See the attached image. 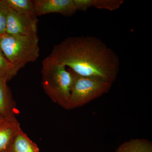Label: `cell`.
Wrapping results in <instances>:
<instances>
[{"label":"cell","mask_w":152,"mask_h":152,"mask_svg":"<svg viewBox=\"0 0 152 152\" xmlns=\"http://www.w3.org/2000/svg\"><path fill=\"white\" fill-rule=\"evenodd\" d=\"M80 75L113 84L120 69L113 50L93 36L70 37L54 46L49 56Z\"/></svg>","instance_id":"1"},{"label":"cell","mask_w":152,"mask_h":152,"mask_svg":"<svg viewBox=\"0 0 152 152\" xmlns=\"http://www.w3.org/2000/svg\"><path fill=\"white\" fill-rule=\"evenodd\" d=\"M42 82L45 92L54 102L68 110L73 76L69 69L47 57L42 61Z\"/></svg>","instance_id":"2"},{"label":"cell","mask_w":152,"mask_h":152,"mask_svg":"<svg viewBox=\"0 0 152 152\" xmlns=\"http://www.w3.org/2000/svg\"><path fill=\"white\" fill-rule=\"evenodd\" d=\"M37 33L27 36L5 34L0 39V49L7 59L20 70L39 56Z\"/></svg>","instance_id":"3"},{"label":"cell","mask_w":152,"mask_h":152,"mask_svg":"<svg viewBox=\"0 0 152 152\" xmlns=\"http://www.w3.org/2000/svg\"><path fill=\"white\" fill-rule=\"evenodd\" d=\"M71 70L74 79L68 110L86 104L108 92L111 88L112 84L110 83L80 76Z\"/></svg>","instance_id":"4"},{"label":"cell","mask_w":152,"mask_h":152,"mask_svg":"<svg viewBox=\"0 0 152 152\" xmlns=\"http://www.w3.org/2000/svg\"><path fill=\"white\" fill-rule=\"evenodd\" d=\"M38 22L35 14H20L10 8L5 34L23 36L37 33Z\"/></svg>","instance_id":"5"},{"label":"cell","mask_w":152,"mask_h":152,"mask_svg":"<svg viewBox=\"0 0 152 152\" xmlns=\"http://www.w3.org/2000/svg\"><path fill=\"white\" fill-rule=\"evenodd\" d=\"M37 16L56 13L69 17L75 13L74 0H35Z\"/></svg>","instance_id":"6"},{"label":"cell","mask_w":152,"mask_h":152,"mask_svg":"<svg viewBox=\"0 0 152 152\" xmlns=\"http://www.w3.org/2000/svg\"><path fill=\"white\" fill-rule=\"evenodd\" d=\"M20 126L15 115L4 118L0 122V152H6Z\"/></svg>","instance_id":"7"},{"label":"cell","mask_w":152,"mask_h":152,"mask_svg":"<svg viewBox=\"0 0 152 152\" xmlns=\"http://www.w3.org/2000/svg\"><path fill=\"white\" fill-rule=\"evenodd\" d=\"M77 10L86 11L91 7L113 11L124 3V0H74Z\"/></svg>","instance_id":"8"},{"label":"cell","mask_w":152,"mask_h":152,"mask_svg":"<svg viewBox=\"0 0 152 152\" xmlns=\"http://www.w3.org/2000/svg\"><path fill=\"white\" fill-rule=\"evenodd\" d=\"M6 152H39V149L37 144L21 129Z\"/></svg>","instance_id":"9"},{"label":"cell","mask_w":152,"mask_h":152,"mask_svg":"<svg viewBox=\"0 0 152 152\" xmlns=\"http://www.w3.org/2000/svg\"><path fill=\"white\" fill-rule=\"evenodd\" d=\"M115 152H152V143L145 139H132L120 145Z\"/></svg>","instance_id":"10"},{"label":"cell","mask_w":152,"mask_h":152,"mask_svg":"<svg viewBox=\"0 0 152 152\" xmlns=\"http://www.w3.org/2000/svg\"><path fill=\"white\" fill-rule=\"evenodd\" d=\"M6 79H0V116L7 118L13 114Z\"/></svg>","instance_id":"11"},{"label":"cell","mask_w":152,"mask_h":152,"mask_svg":"<svg viewBox=\"0 0 152 152\" xmlns=\"http://www.w3.org/2000/svg\"><path fill=\"white\" fill-rule=\"evenodd\" d=\"M10 8L20 14H35L34 1L6 0Z\"/></svg>","instance_id":"12"},{"label":"cell","mask_w":152,"mask_h":152,"mask_svg":"<svg viewBox=\"0 0 152 152\" xmlns=\"http://www.w3.org/2000/svg\"><path fill=\"white\" fill-rule=\"evenodd\" d=\"M19 71L15 66L6 58L0 49V79L10 80L16 75Z\"/></svg>","instance_id":"13"},{"label":"cell","mask_w":152,"mask_h":152,"mask_svg":"<svg viewBox=\"0 0 152 152\" xmlns=\"http://www.w3.org/2000/svg\"><path fill=\"white\" fill-rule=\"evenodd\" d=\"M10 8L6 0H0V36L6 34L7 18Z\"/></svg>","instance_id":"14"},{"label":"cell","mask_w":152,"mask_h":152,"mask_svg":"<svg viewBox=\"0 0 152 152\" xmlns=\"http://www.w3.org/2000/svg\"><path fill=\"white\" fill-rule=\"evenodd\" d=\"M4 119V118H3V117H2L1 116H0V122L1 121H2Z\"/></svg>","instance_id":"15"},{"label":"cell","mask_w":152,"mask_h":152,"mask_svg":"<svg viewBox=\"0 0 152 152\" xmlns=\"http://www.w3.org/2000/svg\"><path fill=\"white\" fill-rule=\"evenodd\" d=\"M2 36H0V39H1V37Z\"/></svg>","instance_id":"16"}]
</instances>
